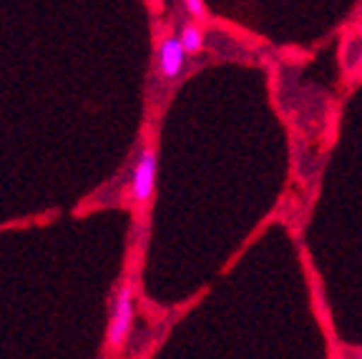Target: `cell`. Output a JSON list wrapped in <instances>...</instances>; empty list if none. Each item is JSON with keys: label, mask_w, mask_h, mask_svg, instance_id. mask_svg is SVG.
<instances>
[{"label": "cell", "mask_w": 362, "mask_h": 359, "mask_svg": "<svg viewBox=\"0 0 362 359\" xmlns=\"http://www.w3.org/2000/svg\"><path fill=\"white\" fill-rule=\"evenodd\" d=\"M131 319H134V302H131V289L124 286L116 299V307H113V317L111 324H108V344L111 347H121L129 334Z\"/></svg>", "instance_id": "1"}, {"label": "cell", "mask_w": 362, "mask_h": 359, "mask_svg": "<svg viewBox=\"0 0 362 359\" xmlns=\"http://www.w3.org/2000/svg\"><path fill=\"white\" fill-rule=\"evenodd\" d=\"M153 184H156V153L151 148L141 153L139 163L134 169V181H131V191L139 204H146L153 194Z\"/></svg>", "instance_id": "2"}, {"label": "cell", "mask_w": 362, "mask_h": 359, "mask_svg": "<svg viewBox=\"0 0 362 359\" xmlns=\"http://www.w3.org/2000/svg\"><path fill=\"white\" fill-rule=\"evenodd\" d=\"M184 56H187V48L181 43V38H164L161 43V51H158V63H161V73L166 78H176L184 68Z\"/></svg>", "instance_id": "3"}, {"label": "cell", "mask_w": 362, "mask_h": 359, "mask_svg": "<svg viewBox=\"0 0 362 359\" xmlns=\"http://www.w3.org/2000/svg\"><path fill=\"white\" fill-rule=\"evenodd\" d=\"M181 43L187 48V53H199L204 48V33L197 25H187L181 30Z\"/></svg>", "instance_id": "4"}, {"label": "cell", "mask_w": 362, "mask_h": 359, "mask_svg": "<svg viewBox=\"0 0 362 359\" xmlns=\"http://www.w3.org/2000/svg\"><path fill=\"white\" fill-rule=\"evenodd\" d=\"M184 6L189 8V13H192V16H197V18L204 16V3H202V0H184Z\"/></svg>", "instance_id": "5"}, {"label": "cell", "mask_w": 362, "mask_h": 359, "mask_svg": "<svg viewBox=\"0 0 362 359\" xmlns=\"http://www.w3.org/2000/svg\"><path fill=\"white\" fill-rule=\"evenodd\" d=\"M360 68H362V53H360Z\"/></svg>", "instance_id": "6"}]
</instances>
